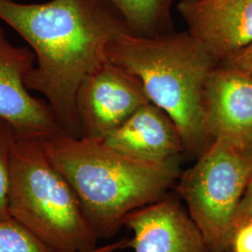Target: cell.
I'll return each mask as SVG.
<instances>
[{"mask_svg":"<svg viewBox=\"0 0 252 252\" xmlns=\"http://www.w3.org/2000/svg\"><path fill=\"white\" fill-rule=\"evenodd\" d=\"M0 252H54L12 218L0 220Z\"/></svg>","mask_w":252,"mask_h":252,"instance_id":"13","label":"cell"},{"mask_svg":"<svg viewBox=\"0 0 252 252\" xmlns=\"http://www.w3.org/2000/svg\"><path fill=\"white\" fill-rule=\"evenodd\" d=\"M227 65L245 73L252 79V43L228 59Z\"/></svg>","mask_w":252,"mask_h":252,"instance_id":"17","label":"cell"},{"mask_svg":"<svg viewBox=\"0 0 252 252\" xmlns=\"http://www.w3.org/2000/svg\"><path fill=\"white\" fill-rule=\"evenodd\" d=\"M248 150H249V153L251 154V156H252V145H251L249 148H248Z\"/></svg>","mask_w":252,"mask_h":252,"instance_id":"19","label":"cell"},{"mask_svg":"<svg viewBox=\"0 0 252 252\" xmlns=\"http://www.w3.org/2000/svg\"><path fill=\"white\" fill-rule=\"evenodd\" d=\"M249 221H252V178L246 188L235 214L234 233L239 226Z\"/></svg>","mask_w":252,"mask_h":252,"instance_id":"16","label":"cell"},{"mask_svg":"<svg viewBox=\"0 0 252 252\" xmlns=\"http://www.w3.org/2000/svg\"><path fill=\"white\" fill-rule=\"evenodd\" d=\"M178 10L189 34L217 61L252 43V0H181Z\"/></svg>","mask_w":252,"mask_h":252,"instance_id":"8","label":"cell"},{"mask_svg":"<svg viewBox=\"0 0 252 252\" xmlns=\"http://www.w3.org/2000/svg\"><path fill=\"white\" fill-rule=\"evenodd\" d=\"M252 178L248 148L223 138H215L182 174L178 191L207 252H230L235 214Z\"/></svg>","mask_w":252,"mask_h":252,"instance_id":"5","label":"cell"},{"mask_svg":"<svg viewBox=\"0 0 252 252\" xmlns=\"http://www.w3.org/2000/svg\"><path fill=\"white\" fill-rule=\"evenodd\" d=\"M204 115L212 140L252 145V79L226 64L215 68L204 91Z\"/></svg>","mask_w":252,"mask_h":252,"instance_id":"9","label":"cell"},{"mask_svg":"<svg viewBox=\"0 0 252 252\" xmlns=\"http://www.w3.org/2000/svg\"><path fill=\"white\" fill-rule=\"evenodd\" d=\"M17 135L13 127L0 118V220L10 218L9 210L10 159Z\"/></svg>","mask_w":252,"mask_h":252,"instance_id":"14","label":"cell"},{"mask_svg":"<svg viewBox=\"0 0 252 252\" xmlns=\"http://www.w3.org/2000/svg\"><path fill=\"white\" fill-rule=\"evenodd\" d=\"M124 225L133 232L125 248L135 252H207L198 227L174 199L164 196L136 209Z\"/></svg>","mask_w":252,"mask_h":252,"instance_id":"10","label":"cell"},{"mask_svg":"<svg viewBox=\"0 0 252 252\" xmlns=\"http://www.w3.org/2000/svg\"><path fill=\"white\" fill-rule=\"evenodd\" d=\"M35 63L33 51L12 45L0 27V118L17 137L43 139L63 130L48 102L30 94L26 86Z\"/></svg>","mask_w":252,"mask_h":252,"instance_id":"7","label":"cell"},{"mask_svg":"<svg viewBox=\"0 0 252 252\" xmlns=\"http://www.w3.org/2000/svg\"><path fill=\"white\" fill-rule=\"evenodd\" d=\"M41 143L76 192L98 238L115 234L130 213L164 197L180 176L177 158L141 161L113 150L102 139L59 132Z\"/></svg>","mask_w":252,"mask_h":252,"instance_id":"2","label":"cell"},{"mask_svg":"<svg viewBox=\"0 0 252 252\" xmlns=\"http://www.w3.org/2000/svg\"><path fill=\"white\" fill-rule=\"evenodd\" d=\"M131 32L155 36L170 22L172 0H108Z\"/></svg>","mask_w":252,"mask_h":252,"instance_id":"12","label":"cell"},{"mask_svg":"<svg viewBox=\"0 0 252 252\" xmlns=\"http://www.w3.org/2000/svg\"><path fill=\"white\" fill-rule=\"evenodd\" d=\"M126 245V240H121L115 243L108 244L106 246H102V247H94L90 250H86V251H82L79 252H115L120 249L125 248Z\"/></svg>","mask_w":252,"mask_h":252,"instance_id":"18","label":"cell"},{"mask_svg":"<svg viewBox=\"0 0 252 252\" xmlns=\"http://www.w3.org/2000/svg\"><path fill=\"white\" fill-rule=\"evenodd\" d=\"M0 20L36 56L25 81L27 89L45 96L63 132L81 136L77 94L83 81L108 61L110 41L130 31L122 15L108 0H0Z\"/></svg>","mask_w":252,"mask_h":252,"instance_id":"1","label":"cell"},{"mask_svg":"<svg viewBox=\"0 0 252 252\" xmlns=\"http://www.w3.org/2000/svg\"><path fill=\"white\" fill-rule=\"evenodd\" d=\"M107 56L134 76L150 102L169 116L184 151L201 154L213 141L203 101L218 61L189 32L141 36L128 30L110 41Z\"/></svg>","mask_w":252,"mask_h":252,"instance_id":"3","label":"cell"},{"mask_svg":"<svg viewBox=\"0 0 252 252\" xmlns=\"http://www.w3.org/2000/svg\"><path fill=\"white\" fill-rule=\"evenodd\" d=\"M10 218L54 252L96 247L98 237L72 187L47 156L41 139L17 137L10 159Z\"/></svg>","mask_w":252,"mask_h":252,"instance_id":"4","label":"cell"},{"mask_svg":"<svg viewBox=\"0 0 252 252\" xmlns=\"http://www.w3.org/2000/svg\"><path fill=\"white\" fill-rule=\"evenodd\" d=\"M102 140L124 155L147 162L170 160L184 151L171 119L153 103L138 108Z\"/></svg>","mask_w":252,"mask_h":252,"instance_id":"11","label":"cell"},{"mask_svg":"<svg viewBox=\"0 0 252 252\" xmlns=\"http://www.w3.org/2000/svg\"><path fill=\"white\" fill-rule=\"evenodd\" d=\"M148 103L151 102L140 82L107 61L83 81L78 91L81 136L104 139Z\"/></svg>","mask_w":252,"mask_h":252,"instance_id":"6","label":"cell"},{"mask_svg":"<svg viewBox=\"0 0 252 252\" xmlns=\"http://www.w3.org/2000/svg\"><path fill=\"white\" fill-rule=\"evenodd\" d=\"M230 251L252 252V221L244 223L234 231Z\"/></svg>","mask_w":252,"mask_h":252,"instance_id":"15","label":"cell"}]
</instances>
